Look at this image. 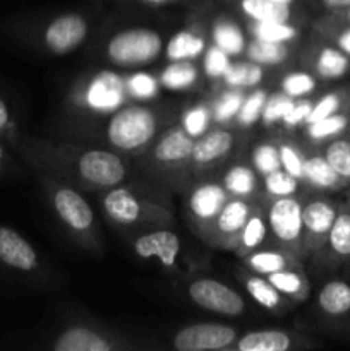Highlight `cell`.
Instances as JSON below:
<instances>
[{
    "label": "cell",
    "instance_id": "obj_1",
    "mask_svg": "<svg viewBox=\"0 0 350 351\" xmlns=\"http://www.w3.org/2000/svg\"><path fill=\"white\" fill-rule=\"evenodd\" d=\"M36 173L51 178L65 177L82 189H112L127 177L126 161L108 149H82L72 144H58L17 132L9 141Z\"/></svg>",
    "mask_w": 350,
    "mask_h": 351
},
{
    "label": "cell",
    "instance_id": "obj_2",
    "mask_svg": "<svg viewBox=\"0 0 350 351\" xmlns=\"http://www.w3.org/2000/svg\"><path fill=\"white\" fill-rule=\"evenodd\" d=\"M36 175L43 184L55 215L65 226V230L78 240V243L84 245L88 250H93V252L98 250L100 232L96 226L95 213H93L89 202L82 197L81 192L45 173Z\"/></svg>",
    "mask_w": 350,
    "mask_h": 351
},
{
    "label": "cell",
    "instance_id": "obj_3",
    "mask_svg": "<svg viewBox=\"0 0 350 351\" xmlns=\"http://www.w3.org/2000/svg\"><path fill=\"white\" fill-rule=\"evenodd\" d=\"M160 117L143 105H124L110 115L105 137L110 146L122 153H141L158 137Z\"/></svg>",
    "mask_w": 350,
    "mask_h": 351
},
{
    "label": "cell",
    "instance_id": "obj_4",
    "mask_svg": "<svg viewBox=\"0 0 350 351\" xmlns=\"http://www.w3.org/2000/svg\"><path fill=\"white\" fill-rule=\"evenodd\" d=\"M102 208L106 218L120 228L168 225L172 213L160 202L144 199L129 187H112L102 197Z\"/></svg>",
    "mask_w": 350,
    "mask_h": 351
},
{
    "label": "cell",
    "instance_id": "obj_5",
    "mask_svg": "<svg viewBox=\"0 0 350 351\" xmlns=\"http://www.w3.org/2000/svg\"><path fill=\"white\" fill-rule=\"evenodd\" d=\"M126 79L113 71L95 72L81 79L72 91V103L75 108L89 115H112L115 110L126 105Z\"/></svg>",
    "mask_w": 350,
    "mask_h": 351
},
{
    "label": "cell",
    "instance_id": "obj_6",
    "mask_svg": "<svg viewBox=\"0 0 350 351\" xmlns=\"http://www.w3.org/2000/svg\"><path fill=\"white\" fill-rule=\"evenodd\" d=\"M163 40L151 27H127L119 31L106 43V58L117 67H143L160 57Z\"/></svg>",
    "mask_w": 350,
    "mask_h": 351
},
{
    "label": "cell",
    "instance_id": "obj_7",
    "mask_svg": "<svg viewBox=\"0 0 350 351\" xmlns=\"http://www.w3.org/2000/svg\"><path fill=\"white\" fill-rule=\"evenodd\" d=\"M270 233L280 249L297 259L304 257L302 252V201L295 195L273 199L266 211Z\"/></svg>",
    "mask_w": 350,
    "mask_h": 351
},
{
    "label": "cell",
    "instance_id": "obj_8",
    "mask_svg": "<svg viewBox=\"0 0 350 351\" xmlns=\"http://www.w3.org/2000/svg\"><path fill=\"white\" fill-rule=\"evenodd\" d=\"M342 202L328 197H311L302 202V252L316 256L325 247Z\"/></svg>",
    "mask_w": 350,
    "mask_h": 351
},
{
    "label": "cell",
    "instance_id": "obj_9",
    "mask_svg": "<svg viewBox=\"0 0 350 351\" xmlns=\"http://www.w3.org/2000/svg\"><path fill=\"white\" fill-rule=\"evenodd\" d=\"M187 295L198 307L220 315L235 317L246 308L242 295L213 278H198L187 287Z\"/></svg>",
    "mask_w": 350,
    "mask_h": 351
},
{
    "label": "cell",
    "instance_id": "obj_10",
    "mask_svg": "<svg viewBox=\"0 0 350 351\" xmlns=\"http://www.w3.org/2000/svg\"><path fill=\"white\" fill-rule=\"evenodd\" d=\"M89 23L82 14L67 12L55 16L41 27L40 41L50 53L65 55L88 38Z\"/></svg>",
    "mask_w": 350,
    "mask_h": 351
},
{
    "label": "cell",
    "instance_id": "obj_11",
    "mask_svg": "<svg viewBox=\"0 0 350 351\" xmlns=\"http://www.w3.org/2000/svg\"><path fill=\"white\" fill-rule=\"evenodd\" d=\"M237 331L220 322H202L182 328L175 332L172 345L177 351H218L230 350L235 343Z\"/></svg>",
    "mask_w": 350,
    "mask_h": 351
},
{
    "label": "cell",
    "instance_id": "obj_12",
    "mask_svg": "<svg viewBox=\"0 0 350 351\" xmlns=\"http://www.w3.org/2000/svg\"><path fill=\"white\" fill-rule=\"evenodd\" d=\"M253 204L240 197H232L225 202L222 211L216 215L211 225L202 232L201 237H205L209 243L218 245L222 249H235L237 239L246 225L247 218L250 215Z\"/></svg>",
    "mask_w": 350,
    "mask_h": 351
},
{
    "label": "cell",
    "instance_id": "obj_13",
    "mask_svg": "<svg viewBox=\"0 0 350 351\" xmlns=\"http://www.w3.org/2000/svg\"><path fill=\"white\" fill-rule=\"evenodd\" d=\"M0 267L9 273L36 274L40 256L21 233L0 225Z\"/></svg>",
    "mask_w": 350,
    "mask_h": 351
},
{
    "label": "cell",
    "instance_id": "obj_14",
    "mask_svg": "<svg viewBox=\"0 0 350 351\" xmlns=\"http://www.w3.org/2000/svg\"><path fill=\"white\" fill-rule=\"evenodd\" d=\"M132 250L139 259L156 261L163 267H177L180 259V239L172 230H151L132 240Z\"/></svg>",
    "mask_w": 350,
    "mask_h": 351
},
{
    "label": "cell",
    "instance_id": "obj_15",
    "mask_svg": "<svg viewBox=\"0 0 350 351\" xmlns=\"http://www.w3.org/2000/svg\"><path fill=\"white\" fill-rule=\"evenodd\" d=\"M229 199L230 194L225 191L223 184H218V182H205L192 189L187 197L189 216H191L192 225L201 235L211 225Z\"/></svg>",
    "mask_w": 350,
    "mask_h": 351
},
{
    "label": "cell",
    "instance_id": "obj_16",
    "mask_svg": "<svg viewBox=\"0 0 350 351\" xmlns=\"http://www.w3.org/2000/svg\"><path fill=\"white\" fill-rule=\"evenodd\" d=\"M194 137L189 136L182 125L170 127L154 139L153 161L163 170H180L191 163Z\"/></svg>",
    "mask_w": 350,
    "mask_h": 351
},
{
    "label": "cell",
    "instance_id": "obj_17",
    "mask_svg": "<svg viewBox=\"0 0 350 351\" xmlns=\"http://www.w3.org/2000/svg\"><path fill=\"white\" fill-rule=\"evenodd\" d=\"M126 348L115 336L86 326H72L62 331L51 345L54 351H113Z\"/></svg>",
    "mask_w": 350,
    "mask_h": 351
},
{
    "label": "cell",
    "instance_id": "obj_18",
    "mask_svg": "<svg viewBox=\"0 0 350 351\" xmlns=\"http://www.w3.org/2000/svg\"><path fill=\"white\" fill-rule=\"evenodd\" d=\"M311 343L304 336L292 335L288 331L266 329V331H250L235 339L230 350L235 351H288L294 348H305Z\"/></svg>",
    "mask_w": 350,
    "mask_h": 351
},
{
    "label": "cell",
    "instance_id": "obj_19",
    "mask_svg": "<svg viewBox=\"0 0 350 351\" xmlns=\"http://www.w3.org/2000/svg\"><path fill=\"white\" fill-rule=\"evenodd\" d=\"M311 72L321 81H340L350 72V57L338 47L321 38L312 47Z\"/></svg>",
    "mask_w": 350,
    "mask_h": 351
},
{
    "label": "cell",
    "instance_id": "obj_20",
    "mask_svg": "<svg viewBox=\"0 0 350 351\" xmlns=\"http://www.w3.org/2000/svg\"><path fill=\"white\" fill-rule=\"evenodd\" d=\"M235 146V136L223 127L206 130L202 136L196 137L192 146L191 163L196 168H206L222 161Z\"/></svg>",
    "mask_w": 350,
    "mask_h": 351
},
{
    "label": "cell",
    "instance_id": "obj_21",
    "mask_svg": "<svg viewBox=\"0 0 350 351\" xmlns=\"http://www.w3.org/2000/svg\"><path fill=\"white\" fill-rule=\"evenodd\" d=\"M240 281H242L244 288L249 293V297L259 307L266 308L268 312H275V314H280L283 311L287 312V298L268 281L266 276L256 274L253 271H246V273H240Z\"/></svg>",
    "mask_w": 350,
    "mask_h": 351
},
{
    "label": "cell",
    "instance_id": "obj_22",
    "mask_svg": "<svg viewBox=\"0 0 350 351\" xmlns=\"http://www.w3.org/2000/svg\"><path fill=\"white\" fill-rule=\"evenodd\" d=\"M323 250H326L331 263L343 264L350 261V202H342L340 206Z\"/></svg>",
    "mask_w": 350,
    "mask_h": 351
},
{
    "label": "cell",
    "instance_id": "obj_23",
    "mask_svg": "<svg viewBox=\"0 0 350 351\" xmlns=\"http://www.w3.org/2000/svg\"><path fill=\"white\" fill-rule=\"evenodd\" d=\"M302 182L321 192H338L349 189L338 173L331 168L321 153L309 154L304 161V177Z\"/></svg>",
    "mask_w": 350,
    "mask_h": 351
},
{
    "label": "cell",
    "instance_id": "obj_24",
    "mask_svg": "<svg viewBox=\"0 0 350 351\" xmlns=\"http://www.w3.org/2000/svg\"><path fill=\"white\" fill-rule=\"evenodd\" d=\"M244 264L253 273L268 276V274L288 269V267H299L301 266V259H297V257L288 254L287 250L280 249V247H277V249H263L261 247V249L247 254L244 257Z\"/></svg>",
    "mask_w": 350,
    "mask_h": 351
},
{
    "label": "cell",
    "instance_id": "obj_25",
    "mask_svg": "<svg viewBox=\"0 0 350 351\" xmlns=\"http://www.w3.org/2000/svg\"><path fill=\"white\" fill-rule=\"evenodd\" d=\"M318 307L329 319H342L350 314V283L331 280L318 293Z\"/></svg>",
    "mask_w": 350,
    "mask_h": 351
},
{
    "label": "cell",
    "instance_id": "obj_26",
    "mask_svg": "<svg viewBox=\"0 0 350 351\" xmlns=\"http://www.w3.org/2000/svg\"><path fill=\"white\" fill-rule=\"evenodd\" d=\"M206 50V40L194 27H184L177 31L165 45V57L168 62L196 60Z\"/></svg>",
    "mask_w": 350,
    "mask_h": 351
},
{
    "label": "cell",
    "instance_id": "obj_27",
    "mask_svg": "<svg viewBox=\"0 0 350 351\" xmlns=\"http://www.w3.org/2000/svg\"><path fill=\"white\" fill-rule=\"evenodd\" d=\"M268 233H270V228H268L266 213L261 208H257V206H253L249 218H247L246 225H244L242 232H240L239 239H237L235 249L233 250H235V254L240 259H244L247 254L263 247Z\"/></svg>",
    "mask_w": 350,
    "mask_h": 351
},
{
    "label": "cell",
    "instance_id": "obj_28",
    "mask_svg": "<svg viewBox=\"0 0 350 351\" xmlns=\"http://www.w3.org/2000/svg\"><path fill=\"white\" fill-rule=\"evenodd\" d=\"M268 281L283 295L287 300L304 302L309 297V281L302 266L288 267V269L277 271L268 274Z\"/></svg>",
    "mask_w": 350,
    "mask_h": 351
},
{
    "label": "cell",
    "instance_id": "obj_29",
    "mask_svg": "<svg viewBox=\"0 0 350 351\" xmlns=\"http://www.w3.org/2000/svg\"><path fill=\"white\" fill-rule=\"evenodd\" d=\"M211 40L213 45L226 51L230 57H237V55L244 53L247 47L242 27L235 21L229 19V17H216L213 21Z\"/></svg>",
    "mask_w": 350,
    "mask_h": 351
},
{
    "label": "cell",
    "instance_id": "obj_30",
    "mask_svg": "<svg viewBox=\"0 0 350 351\" xmlns=\"http://www.w3.org/2000/svg\"><path fill=\"white\" fill-rule=\"evenodd\" d=\"M158 81L163 89L168 91L180 93L194 88L199 81V71L192 60H178L170 62L158 75Z\"/></svg>",
    "mask_w": 350,
    "mask_h": 351
},
{
    "label": "cell",
    "instance_id": "obj_31",
    "mask_svg": "<svg viewBox=\"0 0 350 351\" xmlns=\"http://www.w3.org/2000/svg\"><path fill=\"white\" fill-rule=\"evenodd\" d=\"M239 9L249 21L290 23L294 16V5H281L271 0H239Z\"/></svg>",
    "mask_w": 350,
    "mask_h": 351
},
{
    "label": "cell",
    "instance_id": "obj_32",
    "mask_svg": "<svg viewBox=\"0 0 350 351\" xmlns=\"http://www.w3.org/2000/svg\"><path fill=\"white\" fill-rule=\"evenodd\" d=\"M350 132V108L343 112L329 115L326 119L316 120V122L305 125V134L309 139L316 144L328 143L335 137Z\"/></svg>",
    "mask_w": 350,
    "mask_h": 351
},
{
    "label": "cell",
    "instance_id": "obj_33",
    "mask_svg": "<svg viewBox=\"0 0 350 351\" xmlns=\"http://www.w3.org/2000/svg\"><path fill=\"white\" fill-rule=\"evenodd\" d=\"M222 184L232 197L249 199L257 191V173L247 165H233L223 175Z\"/></svg>",
    "mask_w": 350,
    "mask_h": 351
},
{
    "label": "cell",
    "instance_id": "obj_34",
    "mask_svg": "<svg viewBox=\"0 0 350 351\" xmlns=\"http://www.w3.org/2000/svg\"><path fill=\"white\" fill-rule=\"evenodd\" d=\"M264 77V69L263 65L256 64L253 60H239L232 62L223 75L222 81L226 88H235V89H249L256 88Z\"/></svg>",
    "mask_w": 350,
    "mask_h": 351
},
{
    "label": "cell",
    "instance_id": "obj_35",
    "mask_svg": "<svg viewBox=\"0 0 350 351\" xmlns=\"http://www.w3.org/2000/svg\"><path fill=\"white\" fill-rule=\"evenodd\" d=\"M350 108V88H340V89H331V91L325 93L321 98L316 99L312 103L311 113L305 119L304 125L307 123L316 122V120L326 119L329 115H335V113L343 112V110Z\"/></svg>",
    "mask_w": 350,
    "mask_h": 351
},
{
    "label": "cell",
    "instance_id": "obj_36",
    "mask_svg": "<svg viewBox=\"0 0 350 351\" xmlns=\"http://www.w3.org/2000/svg\"><path fill=\"white\" fill-rule=\"evenodd\" d=\"M321 154L350 189V132L325 143Z\"/></svg>",
    "mask_w": 350,
    "mask_h": 351
},
{
    "label": "cell",
    "instance_id": "obj_37",
    "mask_svg": "<svg viewBox=\"0 0 350 351\" xmlns=\"http://www.w3.org/2000/svg\"><path fill=\"white\" fill-rule=\"evenodd\" d=\"M288 53H290L288 43H273V41H263L256 38L246 47L247 58L263 67L283 64L288 58Z\"/></svg>",
    "mask_w": 350,
    "mask_h": 351
},
{
    "label": "cell",
    "instance_id": "obj_38",
    "mask_svg": "<svg viewBox=\"0 0 350 351\" xmlns=\"http://www.w3.org/2000/svg\"><path fill=\"white\" fill-rule=\"evenodd\" d=\"M249 31L256 40L273 41V43H290L299 36V29L290 23H273V21H250Z\"/></svg>",
    "mask_w": 350,
    "mask_h": 351
},
{
    "label": "cell",
    "instance_id": "obj_39",
    "mask_svg": "<svg viewBox=\"0 0 350 351\" xmlns=\"http://www.w3.org/2000/svg\"><path fill=\"white\" fill-rule=\"evenodd\" d=\"M318 34L335 47H338L343 53L350 57V23L336 19L331 14H325L316 23Z\"/></svg>",
    "mask_w": 350,
    "mask_h": 351
},
{
    "label": "cell",
    "instance_id": "obj_40",
    "mask_svg": "<svg viewBox=\"0 0 350 351\" xmlns=\"http://www.w3.org/2000/svg\"><path fill=\"white\" fill-rule=\"evenodd\" d=\"M244 98V89H235V88H226V91L220 93L213 103L211 106V115L213 120L218 123H226L230 120H233L239 113L240 106H242Z\"/></svg>",
    "mask_w": 350,
    "mask_h": 351
},
{
    "label": "cell",
    "instance_id": "obj_41",
    "mask_svg": "<svg viewBox=\"0 0 350 351\" xmlns=\"http://www.w3.org/2000/svg\"><path fill=\"white\" fill-rule=\"evenodd\" d=\"M160 81L150 72H134L126 79L127 98H132L136 101H148V99L156 98L160 93Z\"/></svg>",
    "mask_w": 350,
    "mask_h": 351
},
{
    "label": "cell",
    "instance_id": "obj_42",
    "mask_svg": "<svg viewBox=\"0 0 350 351\" xmlns=\"http://www.w3.org/2000/svg\"><path fill=\"white\" fill-rule=\"evenodd\" d=\"M211 120L213 115L209 103H198V105L191 106V108H187L182 113L180 125L189 136L196 139V137L202 136L209 129Z\"/></svg>",
    "mask_w": 350,
    "mask_h": 351
},
{
    "label": "cell",
    "instance_id": "obj_43",
    "mask_svg": "<svg viewBox=\"0 0 350 351\" xmlns=\"http://www.w3.org/2000/svg\"><path fill=\"white\" fill-rule=\"evenodd\" d=\"M250 163L256 170L257 175L264 177L268 173L280 170L281 161L278 146L275 143H259L254 146L253 154H250Z\"/></svg>",
    "mask_w": 350,
    "mask_h": 351
},
{
    "label": "cell",
    "instance_id": "obj_44",
    "mask_svg": "<svg viewBox=\"0 0 350 351\" xmlns=\"http://www.w3.org/2000/svg\"><path fill=\"white\" fill-rule=\"evenodd\" d=\"M299 178L292 177L290 173L280 168V170L268 173L263 177L264 192L268 197L278 199V197H287V195H295L299 191Z\"/></svg>",
    "mask_w": 350,
    "mask_h": 351
},
{
    "label": "cell",
    "instance_id": "obj_45",
    "mask_svg": "<svg viewBox=\"0 0 350 351\" xmlns=\"http://www.w3.org/2000/svg\"><path fill=\"white\" fill-rule=\"evenodd\" d=\"M281 91L290 98H304L318 88V77L312 72L294 71L281 79Z\"/></svg>",
    "mask_w": 350,
    "mask_h": 351
},
{
    "label": "cell",
    "instance_id": "obj_46",
    "mask_svg": "<svg viewBox=\"0 0 350 351\" xmlns=\"http://www.w3.org/2000/svg\"><path fill=\"white\" fill-rule=\"evenodd\" d=\"M268 99L266 89H254L253 93L246 95L242 106H240L239 113H237L235 120L240 127H250L261 120V113H263V106Z\"/></svg>",
    "mask_w": 350,
    "mask_h": 351
},
{
    "label": "cell",
    "instance_id": "obj_47",
    "mask_svg": "<svg viewBox=\"0 0 350 351\" xmlns=\"http://www.w3.org/2000/svg\"><path fill=\"white\" fill-rule=\"evenodd\" d=\"M230 64V55L218 48L216 45H209L206 47L205 53H202V72L206 77L209 79H222L223 75L229 71Z\"/></svg>",
    "mask_w": 350,
    "mask_h": 351
},
{
    "label": "cell",
    "instance_id": "obj_48",
    "mask_svg": "<svg viewBox=\"0 0 350 351\" xmlns=\"http://www.w3.org/2000/svg\"><path fill=\"white\" fill-rule=\"evenodd\" d=\"M294 99L295 98H290L283 91L268 95L266 103L263 106V113H261V122L264 125H275V123L281 122L288 110H290Z\"/></svg>",
    "mask_w": 350,
    "mask_h": 351
},
{
    "label": "cell",
    "instance_id": "obj_49",
    "mask_svg": "<svg viewBox=\"0 0 350 351\" xmlns=\"http://www.w3.org/2000/svg\"><path fill=\"white\" fill-rule=\"evenodd\" d=\"M278 146V153H280V161L281 168H283L287 173H290L292 177L302 180L304 177V161L305 154L299 149L295 144L288 143V141H281Z\"/></svg>",
    "mask_w": 350,
    "mask_h": 351
},
{
    "label": "cell",
    "instance_id": "obj_50",
    "mask_svg": "<svg viewBox=\"0 0 350 351\" xmlns=\"http://www.w3.org/2000/svg\"><path fill=\"white\" fill-rule=\"evenodd\" d=\"M312 103L314 101H311V99L295 98L290 110H288L287 115L281 120V123H283L287 129H295V127H299L301 123H305V119H307V115L311 113Z\"/></svg>",
    "mask_w": 350,
    "mask_h": 351
},
{
    "label": "cell",
    "instance_id": "obj_51",
    "mask_svg": "<svg viewBox=\"0 0 350 351\" xmlns=\"http://www.w3.org/2000/svg\"><path fill=\"white\" fill-rule=\"evenodd\" d=\"M17 134V127L14 123L12 113H10L9 105H7L5 99L0 96V139L7 141L9 143L14 136Z\"/></svg>",
    "mask_w": 350,
    "mask_h": 351
},
{
    "label": "cell",
    "instance_id": "obj_52",
    "mask_svg": "<svg viewBox=\"0 0 350 351\" xmlns=\"http://www.w3.org/2000/svg\"><path fill=\"white\" fill-rule=\"evenodd\" d=\"M312 2L325 14L340 12V10L349 9L350 7V0H312Z\"/></svg>",
    "mask_w": 350,
    "mask_h": 351
},
{
    "label": "cell",
    "instance_id": "obj_53",
    "mask_svg": "<svg viewBox=\"0 0 350 351\" xmlns=\"http://www.w3.org/2000/svg\"><path fill=\"white\" fill-rule=\"evenodd\" d=\"M9 143L3 139H0V178L5 175L7 168H9L10 158H9V149H7Z\"/></svg>",
    "mask_w": 350,
    "mask_h": 351
},
{
    "label": "cell",
    "instance_id": "obj_54",
    "mask_svg": "<svg viewBox=\"0 0 350 351\" xmlns=\"http://www.w3.org/2000/svg\"><path fill=\"white\" fill-rule=\"evenodd\" d=\"M134 2L144 3V5H150V7H161V5H168V3L177 2V0H134Z\"/></svg>",
    "mask_w": 350,
    "mask_h": 351
},
{
    "label": "cell",
    "instance_id": "obj_55",
    "mask_svg": "<svg viewBox=\"0 0 350 351\" xmlns=\"http://www.w3.org/2000/svg\"><path fill=\"white\" fill-rule=\"evenodd\" d=\"M331 16H335L340 21H345V23H350V7L349 9L340 10V12H331Z\"/></svg>",
    "mask_w": 350,
    "mask_h": 351
},
{
    "label": "cell",
    "instance_id": "obj_56",
    "mask_svg": "<svg viewBox=\"0 0 350 351\" xmlns=\"http://www.w3.org/2000/svg\"><path fill=\"white\" fill-rule=\"evenodd\" d=\"M271 2L281 3V5H294V3L297 2V0H271Z\"/></svg>",
    "mask_w": 350,
    "mask_h": 351
},
{
    "label": "cell",
    "instance_id": "obj_57",
    "mask_svg": "<svg viewBox=\"0 0 350 351\" xmlns=\"http://www.w3.org/2000/svg\"><path fill=\"white\" fill-rule=\"evenodd\" d=\"M349 202H350V201H349Z\"/></svg>",
    "mask_w": 350,
    "mask_h": 351
}]
</instances>
